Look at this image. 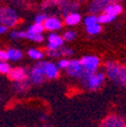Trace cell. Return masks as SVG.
<instances>
[{
    "mask_svg": "<svg viewBox=\"0 0 126 127\" xmlns=\"http://www.w3.org/2000/svg\"><path fill=\"white\" fill-rule=\"evenodd\" d=\"M106 73L114 83L126 86V66H122L115 61H108L106 64Z\"/></svg>",
    "mask_w": 126,
    "mask_h": 127,
    "instance_id": "obj_1",
    "label": "cell"
},
{
    "mask_svg": "<svg viewBox=\"0 0 126 127\" xmlns=\"http://www.w3.org/2000/svg\"><path fill=\"white\" fill-rule=\"evenodd\" d=\"M18 22V15L10 7H0V24L14 27Z\"/></svg>",
    "mask_w": 126,
    "mask_h": 127,
    "instance_id": "obj_2",
    "label": "cell"
},
{
    "mask_svg": "<svg viewBox=\"0 0 126 127\" xmlns=\"http://www.w3.org/2000/svg\"><path fill=\"white\" fill-rule=\"evenodd\" d=\"M84 85L89 89V90H98L101 85L105 82V74L103 73H92V74L85 76L84 78H82Z\"/></svg>",
    "mask_w": 126,
    "mask_h": 127,
    "instance_id": "obj_3",
    "label": "cell"
},
{
    "mask_svg": "<svg viewBox=\"0 0 126 127\" xmlns=\"http://www.w3.org/2000/svg\"><path fill=\"white\" fill-rule=\"evenodd\" d=\"M67 74L72 77H75V78H84L86 76V71L84 69V66L82 65L81 60H76V59H73V60L69 61L68 67L66 68Z\"/></svg>",
    "mask_w": 126,
    "mask_h": 127,
    "instance_id": "obj_4",
    "label": "cell"
},
{
    "mask_svg": "<svg viewBox=\"0 0 126 127\" xmlns=\"http://www.w3.org/2000/svg\"><path fill=\"white\" fill-rule=\"evenodd\" d=\"M45 71H44V61L43 63H39L37 64L33 68L31 69L30 73V78L31 82L35 85H40L44 82L45 79Z\"/></svg>",
    "mask_w": 126,
    "mask_h": 127,
    "instance_id": "obj_5",
    "label": "cell"
},
{
    "mask_svg": "<svg viewBox=\"0 0 126 127\" xmlns=\"http://www.w3.org/2000/svg\"><path fill=\"white\" fill-rule=\"evenodd\" d=\"M81 63L84 66V69H85L87 75L92 74V73H95L100 65L99 58L95 57V56H84L83 58L81 59Z\"/></svg>",
    "mask_w": 126,
    "mask_h": 127,
    "instance_id": "obj_6",
    "label": "cell"
},
{
    "mask_svg": "<svg viewBox=\"0 0 126 127\" xmlns=\"http://www.w3.org/2000/svg\"><path fill=\"white\" fill-rule=\"evenodd\" d=\"M11 39H27L32 40L35 42H41L43 41V35L42 34H37V33H32L29 30L27 31H13L10 33Z\"/></svg>",
    "mask_w": 126,
    "mask_h": 127,
    "instance_id": "obj_7",
    "label": "cell"
},
{
    "mask_svg": "<svg viewBox=\"0 0 126 127\" xmlns=\"http://www.w3.org/2000/svg\"><path fill=\"white\" fill-rule=\"evenodd\" d=\"M100 127H126V120L116 115H109L101 122Z\"/></svg>",
    "mask_w": 126,
    "mask_h": 127,
    "instance_id": "obj_8",
    "label": "cell"
},
{
    "mask_svg": "<svg viewBox=\"0 0 126 127\" xmlns=\"http://www.w3.org/2000/svg\"><path fill=\"white\" fill-rule=\"evenodd\" d=\"M115 0H92L89 5V11L91 14L103 13L108 5Z\"/></svg>",
    "mask_w": 126,
    "mask_h": 127,
    "instance_id": "obj_9",
    "label": "cell"
},
{
    "mask_svg": "<svg viewBox=\"0 0 126 127\" xmlns=\"http://www.w3.org/2000/svg\"><path fill=\"white\" fill-rule=\"evenodd\" d=\"M58 6L64 16L68 15L69 13H73V11H76L80 7L77 0H61Z\"/></svg>",
    "mask_w": 126,
    "mask_h": 127,
    "instance_id": "obj_10",
    "label": "cell"
},
{
    "mask_svg": "<svg viewBox=\"0 0 126 127\" xmlns=\"http://www.w3.org/2000/svg\"><path fill=\"white\" fill-rule=\"evenodd\" d=\"M43 25H44V29L47 31H57V30H60L63 26V23L59 18L55 17V16H51V17H47L44 22H43Z\"/></svg>",
    "mask_w": 126,
    "mask_h": 127,
    "instance_id": "obj_11",
    "label": "cell"
},
{
    "mask_svg": "<svg viewBox=\"0 0 126 127\" xmlns=\"http://www.w3.org/2000/svg\"><path fill=\"white\" fill-rule=\"evenodd\" d=\"M8 75H9V78L15 81V82H22V81L27 79V71L24 68H21V67L11 69Z\"/></svg>",
    "mask_w": 126,
    "mask_h": 127,
    "instance_id": "obj_12",
    "label": "cell"
},
{
    "mask_svg": "<svg viewBox=\"0 0 126 127\" xmlns=\"http://www.w3.org/2000/svg\"><path fill=\"white\" fill-rule=\"evenodd\" d=\"M64 41H65L64 37H61L60 35L51 33L48 36V48L49 49H59L60 47H63Z\"/></svg>",
    "mask_w": 126,
    "mask_h": 127,
    "instance_id": "obj_13",
    "label": "cell"
},
{
    "mask_svg": "<svg viewBox=\"0 0 126 127\" xmlns=\"http://www.w3.org/2000/svg\"><path fill=\"white\" fill-rule=\"evenodd\" d=\"M59 67L57 65H55L53 63H44V71H45V76L49 79H53L56 77H58L59 75Z\"/></svg>",
    "mask_w": 126,
    "mask_h": 127,
    "instance_id": "obj_14",
    "label": "cell"
},
{
    "mask_svg": "<svg viewBox=\"0 0 126 127\" xmlns=\"http://www.w3.org/2000/svg\"><path fill=\"white\" fill-rule=\"evenodd\" d=\"M81 15L76 11H73V13H69L68 15L65 16V24L68 26H75L81 22Z\"/></svg>",
    "mask_w": 126,
    "mask_h": 127,
    "instance_id": "obj_15",
    "label": "cell"
},
{
    "mask_svg": "<svg viewBox=\"0 0 126 127\" xmlns=\"http://www.w3.org/2000/svg\"><path fill=\"white\" fill-rule=\"evenodd\" d=\"M122 11H123V7H122V5L117 3L116 1H113V2H110L107 7H106V9H105L103 13L110 14V15H114V16H118V15L122 14Z\"/></svg>",
    "mask_w": 126,
    "mask_h": 127,
    "instance_id": "obj_16",
    "label": "cell"
},
{
    "mask_svg": "<svg viewBox=\"0 0 126 127\" xmlns=\"http://www.w3.org/2000/svg\"><path fill=\"white\" fill-rule=\"evenodd\" d=\"M116 17L117 16L110 15V14H107V13H102L98 16V22L100 24H108V23H111L113 21H115Z\"/></svg>",
    "mask_w": 126,
    "mask_h": 127,
    "instance_id": "obj_17",
    "label": "cell"
},
{
    "mask_svg": "<svg viewBox=\"0 0 126 127\" xmlns=\"http://www.w3.org/2000/svg\"><path fill=\"white\" fill-rule=\"evenodd\" d=\"M7 52H8L9 60H13V61L19 60V59L23 57V53H22V51L18 50V49H8Z\"/></svg>",
    "mask_w": 126,
    "mask_h": 127,
    "instance_id": "obj_18",
    "label": "cell"
},
{
    "mask_svg": "<svg viewBox=\"0 0 126 127\" xmlns=\"http://www.w3.org/2000/svg\"><path fill=\"white\" fill-rule=\"evenodd\" d=\"M86 32L89 33V34H91V35L99 34L100 32H101V24L95 23V24H92V25H87L86 26Z\"/></svg>",
    "mask_w": 126,
    "mask_h": 127,
    "instance_id": "obj_19",
    "label": "cell"
},
{
    "mask_svg": "<svg viewBox=\"0 0 126 127\" xmlns=\"http://www.w3.org/2000/svg\"><path fill=\"white\" fill-rule=\"evenodd\" d=\"M44 25L43 23H34L33 25L29 27V31L32 33H37V34H42V32L44 31Z\"/></svg>",
    "mask_w": 126,
    "mask_h": 127,
    "instance_id": "obj_20",
    "label": "cell"
},
{
    "mask_svg": "<svg viewBox=\"0 0 126 127\" xmlns=\"http://www.w3.org/2000/svg\"><path fill=\"white\" fill-rule=\"evenodd\" d=\"M83 22H84V24H85V26L92 25V24H95V23H99V22H98V16H95V14H91V15L86 16Z\"/></svg>",
    "mask_w": 126,
    "mask_h": 127,
    "instance_id": "obj_21",
    "label": "cell"
},
{
    "mask_svg": "<svg viewBox=\"0 0 126 127\" xmlns=\"http://www.w3.org/2000/svg\"><path fill=\"white\" fill-rule=\"evenodd\" d=\"M27 53H29V56L32 59H41L43 57V52L38 50V49H30Z\"/></svg>",
    "mask_w": 126,
    "mask_h": 127,
    "instance_id": "obj_22",
    "label": "cell"
},
{
    "mask_svg": "<svg viewBox=\"0 0 126 127\" xmlns=\"http://www.w3.org/2000/svg\"><path fill=\"white\" fill-rule=\"evenodd\" d=\"M11 70V67L9 64H7V61L0 60V73L1 74H9Z\"/></svg>",
    "mask_w": 126,
    "mask_h": 127,
    "instance_id": "obj_23",
    "label": "cell"
},
{
    "mask_svg": "<svg viewBox=\"0 0 126 127\" xmlns=\"http://www.w3.org/2000/svg\"><path fill=\"white\" fill-rule=\"evenodd\" d=\"M27 89V81H22V82H16L15 85V90L17 92L22 93V92H25Z\"/></svg>",
    "mask_w": 126,
    "mask_h": 127,
    "instance_id": "obj_24",
    "label": "cell"
},
{
    "mask_svg": "<svg viewBox=\"0 0 126 127\" xmlns=\"http://www.w3.org/2000/svg\"><path fill=\"white\" fill-rule=\"evenodd\" d=\"M60 1L61 0H44L41 7L42 8H49V7H51V6H58Z\"/></svg>",
    "mask_w": 126,
    "mask_h": 127,
    "instance_id": "obj_25",
    "label": "cell"
},
{
    "mask_svg": "<svg viewBox=\"0 0 126 127\" xmlns=\"http://www.w3.org/2000/svg\"><path fill=\"white\" fill-rule=\"evenodd\" d=\"M47 55L49 56V57H59V56H63V52H61V50H59V49H49L48 48L47 50Z\"/></svg>",
    "mask_w": 126,
    "mask_h": 127,
    "instance_id": "obj_26",
    "label": "cell"
},
{
    "mask_svg": "<svg viewBox=\"0 0 126 127\" xmlns=\"http://www.w3.org/2000/svg\"><path fill=\"white\" fill-rule=\"evenodd\" d=\"M64 40L65 41H73L75 37H76V33L74 31H67L64 33Z\"/></svg>",
    "mask_w": 126,
    "mask_h": 127,
    "instance_id": "obj_27",
    "label": "cell"
},
{
    "mask_svg": "<svg viewBox=\"0 0 126 127\" xmlns=\"http://www.w3.org/2000/svg\"><path fill=\"white\" fill-rule=\"evenodd\" d=\"M69 65V60H67V59H60L59 60V63H58V67L59 68H67Z\"/></svg>",
    "mask_w": 126,
    "mask_h": 127,
    "instance_id": "obj_28",
    "label": "cell"
},
{
    "mask_svg": "<svg viewBox=\"0 0 126 127\" xmlns=\"http://www.w3.org/2000/svg\"><path fill=\"white\" fill-rule=\"evenodd\" d=\"M47 19V15L45 14H39L35 17V23H43Z\"/></svg>",
    "mask_w": 126,
    "mask_h": 127,
    "instance_id": "obj_29",
    "label": "cell"
},
{
    "mask_svg": "<svg viewBox=\"0 0 126 127\" xmlns=\"http://www.w3.org/2000/svg\"><path fill=\"white\" fill-rule=\"evenodd\" d=\"M61 52H63V56H65V57H68V56L73 55L74 51L72 50L71 48H63V49H61Z\"/></svg>",
    "mask_w": 126,
    "mask_h": 127,
    "instance_id": "obj_30",
    "label": "cell"
},
{
    "mask_svg": "<svg viewBox=\"0 0 126 127\" xmlns=\"http://www.w3.org/2000/svg\"><path fill=\"white\" fill-rule=\"evenodd\" d=\"M8 59H9V57H8V52H7V51L0 50V60L7 61Z\"/></svg>",
    "mask_w": 126,
    "mask_h": 127,
    "instance_id": "obj_31",
    "label": "cell"
},
{
    "mask_svg": "<svg viewBox=\"0 0 126 127\" xmlns=\"http://www.w3.org/2000/svg\"><path fill=\"white\" fill-rule=\"evenodd\" d=\"M7 29H8V27L6 26V25L0 24V34H3V33H6V32H7Z\"/></svg>",
    "mask_w": 126,
    "mask_h": 127,
    "instance_id": "obj_32",
    "label": "cell"
},
{
    "mask_svg": "<svg viewBox=\"0 0 126 127\" xmlns=\"http://www.w3.org/2000/svg\"><path fill=\"white\" fill-rule=\"evenodd\" d=\"M79 2H85V1H87V0H77Z\"/></svg>",
    "mask_w": 126,
    "mask_h": 127,
    "instance_id": "obj_33",
    "label": "cell"
},
{
    "mask_svg": "<svg viewBox=\"0 0 126 127\" xmlns=\"http://www.w3.org/2000/svg\"><path fill=\"white\" fill-rule=\"evenodd\" d=\"M125 66H126V60H125Z\"/></svg>",
    "mask_w": 126,
    "mask_h": 127,
    "instance_id": "obj_34",
    "label": "cell"
},
{
    "mask_svg": "<svg viewBox=\"0 0 126 127\" xmlns=\"http://www.w3.org/2000/svg\"><path fill=\"white\" fill-rule=\"evenodd\" d=\"M19 1H23V0H19Z\"/></svg>",
    "mask_w": 126,
    "mask_h": 127,
    "instance_id": "obj_35",
    "label": "cell"
}]
</instances>
